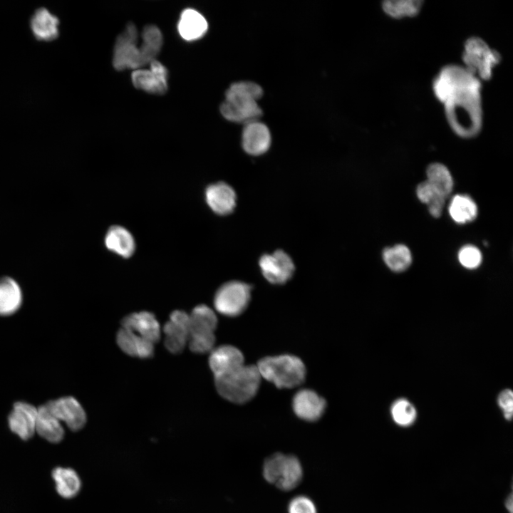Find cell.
Instances as JSON below:
<instances>
[{
	"mask_svg": "<svg viewBox=\"0 0 513 513\" xmlns=\"http://www.w3.org/2000/svg\"><path fill=\"white\" fill-rule=\"evenodd\" d=\"M105 244L109 250L125 258L130 256L135 248L131 233L120 226H113L108 230Z\"/></svg>",
	"mask_w": 513,
	"mask_h": 513,
	"instance_id": "24",
	"label": "cell"
},
{
	"mask_svg": "<svg viewBox=\"0 0 513 513\" xmlns=\"http://www.w3.org/2000/svg\"><path fill=\"white\" fill-rule=\"evenodd\" d=\"M207 29V21L199 11L193 9H186L181 13L177 30L184 40H198L205 35Z\"/></svg>",
	"mask_w": 513,
	"mask_h": 513,
	"instance_id": "20",
	"label": "cell"
},
{
	"mask_svg": "<svg viewBox=\"0 0 513 513\" xmlns=\"http://www.w3.org/2000/svg\"><path fill=\"white\" fill-rule=\"evenodd\" d=\"M501 54L482 38L472 36L463 44L461 64L482 82L491 79Z\"/></svg>",
	"mask_w": 513,
	"mask_h": 513,
	"instance_id": "5",
	"label": "cell"
},
{
	"mask_svg": "<svg viewBox=\"0 0 513 513\" xmlns=\"http://www.w3.org/2000/svg\"><path fill=\"white\" fill-rule=\"evenodd\" d=\"M482 82L463 66L448 63L434 77L432 92L442 105L446 121L458 137L473 138L483 126Z\"/></svg>",
	"mask_w": 513,
	"mask_h": 513,
	"instance_id": "1",
	"label": "cell"
},
{
	"mask_svg": "<svg viewBox=\"0 0 513 513\" xmlns=\"http://www.w3.org/2000/svg\"><path fill=\"white\" fill-rule=\"evenodd\" d=\"M116 341L119 348L130 356L145 359L154 353V343L123 328L117 333Z\"/></svg>",
	"mask_w": 513,
	"mask_h": 513,
	"instance_id": "21",
	"label": "cell"
},
{
	"mask_svg": "<svg viewBox=\"0 0 513 513\" xmlns=\"http://www.w3.org/2000/svg\"><path fill=\"white\" fill-rule=\"evenodd\" d=\"M259 266L264 276L271 283L281 284L293 275L294 265L290 256L281 250L263 255Z\"/></svg>",
	"mask_w": 513,
	"mask_h": 513,
	"instance_id": "13",
	"label": "cell"
},
{
	"mask_svg": "<svg viewBox=\"0 0 513 513\" xmlns=\"http://www.w3.org/2000/svg\"><path fill=\"white\" fill-rule=\"evenodd\" d=\"M121 325L123 328L131 331L154 344L160 339V324L152 313L141 311L130 314L123 318Z\"/></svg>",
	"mask_w": 513,
	"mask_h": 513,
	"instance_id": "17",
	"label": "cell"
},
{
	"mask_svg": "<svg viewBox=\"0 0 513 513\" xmlns=\"http://www.w3.org/2000/svg\"><path fill=\"white\" fill-rule=\"evenodd\" d=\"M22 301L23 294L19 284L11 277H0V316L15 314Z\"/></svg>",
	"mask_w": 513,
	"mask_h": 513,
	"instance_id": "23",
	"label": "cell"
},
{
	"mask_svg": "<svg viewBox=\"0 0 513 513\" xmlns=\"http://www.w3.org/2000/svg\"><path fill=\"white\" fill-rule=\"evenodd\" d=\"M113 65L118 71H135L146 66L141 46L138 45V32L133 23H129L116 38Z\"/></svg>",
	"mask_w": 513,
	"mask_h": 513,
	"instance_id": "7",
	"label": "cell"
},
{
	"mask_svg": "<svg viewBox=\"0 0 513 513\" xmlns=\"http://www.w3.org/2000/svg\"><path fill=\"white\" fill-rule=\"evenodd\" d=\"M46 404L50 411L71 430L78 431L85 426L86 412L75 398L65 396L49 400Z\"/></svg>",
	"mask_w": 513,
	"mask_h": 513,
	"instance_id": "10",
	"label": "cell"
},
{
	"mask_svg": "<svg viewBox=\"0 0 513 513\" xmlns=\"http://www.w3.org/2000/svg\"><path fill=\"white\" fill-rule=\"evenodd\" d=\"M288 513H318L311 499L305 495H298L291 499L288 504Z\"/></svg>",
	"mask_w": 513,
	"mask_h": 513,
	"instance_id": "35",
	"label": "cell"
},
{
	"mask_svg": "<svg viewBox=\"0 0 513 513\" xmlns=\"http://www.w3.org/2000/svg\"><path fill=\"white\" fill-rule=\"evenodd\" d=\"M421 0H386L381 4L383 11L396 19L416 16L422 9Z\"/></svg>",
	"mask_w": 513,
	"mask_h": 513,
	"instance_id": "28",
	"label": "cell"
},
{
	"mask_svg": "<svg viewBox=\"0 0 513 513\" xmlns=\"http://www.w3.org/2000/svg\"><path fill=\"white\" fill-rule=\"evenodd\" d=\"M427 181L445 198L453 189V180L448 168L440 162H434L428 165L426 170Z\"/></svg>",
	"mask_w": 513,
	"mask_h": 513,
	"instance_id": "29",
	"label": "cell"
},
{
	"mask_svg": "<svg viewBox=\"0 0 513 513\" xmlns=\"http://www.w3.org/2000/svg\"><path fill=\"white\" fill-rule=\"evenodd\" d=\"M300 460L291 454L276 452L264 462L262 475L265 480L283 491L295 489L303 478Z\"/></svg>",
	"mask_w": 513,
	"mask_h": 513,
	"instance_id": "6",
	"label": "cell"
},
{
	"mask_svg": "<svg viewBox=\"0 0 513 513\" xmlns=\"http://www.w3.org/2000/svg\"><path fill=\"white\" fill-rule=\"evenodd\" d=\"M37 408L33 405L18 401L8 416L9 428L23 440L31 439L36 432Z\"/></svg>",
	"mask_w": 513,
	"mask_h": 513,
	"instance_id": "12",
	"label": "cell"
},
{
	"mask_svg": "<svg viewBox=\"0 0 513 513\" xmlns=\"http://www.w3.org/2000/svg\"><path fill=\"white\" fill-rule=\"evenodd\" d=\"M498 405L507 420H511L513 415V393L510 389L503 390L497 398Z\"/></svg>",
	"mask_w": 513,
	"mask_h": 513,
	"instance_id": "36",
	"label": "cell"
},
{
	"mask_svg": "<svg viewBox=\"0 0 513 513\" xmlns=\"http://www.w3.org/2000/svg\"><path fill=\"white\" fill-rule=\"evenodd\" d=\"M36 432L51 443H58L63 439L65 431L61 422L50 411L46 403L37 408Z\"/></svg>",
	"mask_w": 513,
	"mask_h": 513,
	"instance_id": "19",
	"label": "cell"
},
{
	"mask_svg": "<svg viewBox=\"0 0 513 513\" xmlns=\"http://www.w3.org/2000/svg\"><path fill=\"white\" fill-rule=\"evenodd\" d=\"M512 494H510L505 501V507L509 513H512Z\"/></svg>",
	"mask_w": 513,
	"mask_h": 513,
	"instance_id": "37",
	"label": "cell"
},
{
	"mask_svg": "<svg viewBox=\"0 0 513 513\" xmlns=\"http://www.w3.org/2000/svg\"><path fill=\"white\" fill-rule=\"evenodd\" d=\"M209 365L215 378L227 374L242 366L244 356L237 348L224 345L211 351Z\"/></svg>",
	"mask_w": 513,
	"mask_h": 513,
	"instance_id": "16",
	"label": "cell"
},
{
	"mask_svg": "<svg viewBox=\"0 0 513 513\" xmlns=\"http://www.w3.org/2000/svg\"><path fill=\"white\" fill-rule=\"evenodd\" d=\"M271 141V134L265 124L258 120L244 124L242 145L248 154L252 155L264 154L269 150Z\"/></svg>",
	"mask_w": 513,
	"mask_h": 513,
	"instance_id": "15",
	"label": "cell"
},
{
	"mask_svg": "<svg viewBox=\"0 0 513 513\" xmlns=\"http://www.w3.org/2000/svg\"><path fill=\"white\" fill-rule=\"evenodd\" d=\"M261 376L278 388H292L300 385L306 376L302 361L285 354L261 358L256 366Z\"/></svg>",
	"mask_w": 513,
	"mask_h": 513,
	"instance_id": "4",
	"label": "cell"
},
{
	"mask_svg": "<svg viewBox=\"0 0 513 513\" xmlns=\"http://www.w3.org/2000/svg\"><path fill=\"white\" fill-rule=\"evenodd\" d=\"M383 259L388 267L395 272L406 270L412 262L411 252L404 244H397L385 249Z\"/></svg>",
	"mask_w": 513,
	"mask_h": 513,
	"instance_id": "32",
	"label": "cell"
},
{
	"mask_svg": "<svg viewBox=\"0 0 513 513\" xmlns=\"http://www.w3.org/2000/svg\"><path fill=\"white\" fill-rule=\"evenodd\" d=\"M149 65L148 69H137L132 73L133 86L139 90L152 94L165 93L168 86L167 68L156 59Z\"/></svg>",
	"mask_w": 513,
	"mask_h": 513,
	"instance_id": "9",
	"label": "cell"
},
{
	"mask_svg": "<svg viewBox=\"0 0 513 513\" xmlns=\"http://www.w3.org/2000/svg\"><path fill=\"white\" fill-rule=\"evenodd\" d=\"M251 298V286L238 281L221 286L214 298L216 310L227 316H236L247 307Z\"/></svg>",
	"mask_w": 513,
	"mask_h": 513,
	"instance_id": "8",
	"label": "cell"
},
{
	"mask_svg": "<svg viewBox=\"0 0 513 513\" xmlns=\"http://www.w3.org/2000/svg\"><path fill=\"white\" fill-rule=\"evenodd\" d=\"M190 315L184 311L171 313L170 320L164 325L165 346L172 353H180L188 343Z\"/></svg>",
	"mask_w": 513,
	"mask_h": 513,
	"instance_id": "11",
	"label": "cell"
},
{
	"mask_svg": "<svg viewBox=\"0 0 513 513\" xmlns=\"http://www.w3.org/2000/svg\"><path fill=\"white\" fill-rule=\"evenodd\" d=\"M205 199L211 209L220 215L232 212L237 200L234 190L224 182L208 186L205 190Z\"/></svg>",
	"mask_w": 513,
	"mask_h": 513,
	"instance_id": "18",
	"label": "cell"
},
{
	"mask_svg": "<svg viewBox=\"0 0 513 513\" xmlns=\"http://www.w3.org/2000/svg\"><path fill=\"white\" fill-rule=\"evenodd\" d=\"M390 412L393 422L403 428L411 426L417 418L415 407L405 398L395 400L390 407Z\"/></svg>",
	"mask_w": 513,
	"mask_h": 513,
	"instance_id": "33",
	"label": "cell"
},
{
	"mask_svg": "<svg viewBox=\"0 0 513 513\" xmlns=\"http://www.w3.org/2000/svg\"><path fill=\"white\" fill-rule=\"evenodd\" d=\"M451 218L458 224L473 221L477 216L478 209L475 201L467 195H455L449 204Z\"/></svg>",
	"mask_w": 513,
	"mask_h": 513,
	"instance_id": "27",
	"label": "cell"
},
{
	"mask_svg": "<svg viewBox=\"0 0 513 513\" xmlns=\"http://www.w3.org/2000/svg\"><path fill=\"white\" fill-rule=\"evenodd\" d=\"M263 95L262 88L251 81L232 83L226 90L225 99L220 105L222 116L232 122L248 123L258 120L262 110L257 100Z\"/></svg>",
	"mask_w": 513,
	"mask_h": 513,
	"instance_id": "2",
	"label": "cell"
},
{
	"mask_svg": "<svg viewBox=\"0 0 513 513\" xmlns=\"http://www.w3.org/2000/svg\"><path fill=\"white\" fill-rule=\"evenodd\" d=\"M261 375L255 366H245L221 376L215 377L218 393L234 403H244L256 394Z\"/></svg>",
	"mask_w": 513,
	"mask_h": 513,
	"instance_id": "3",
	"label": "cell"
},
{
	"mask_svg": "<svg viewBox=\"0 0 513 513\" xmlns=\"http://www.w3.org/2000/svg\"><path fill=\"white\" fill-rule=\"evenodd\" d=\"M482 254L480 249L473 245H465L458 252L460 263L465 268L474 269L482 262Z\"/></svg>",
	"mask_w": 513,
	"mask_h": 513,
	"instance_id": "34",
	"label": "cell"
},
{
	"mask_svg": "<svg viewBox=\"0 0 513 513\" xmlns=\"http://www.w3.org/2000/svg\"><path fill=\"white\" fill-rule=\"evenodd\" d=\"M326 406L324 398L310 389L300 390L292 400V408L296 415L307 422L318 420L324 413Z\"/></svg>",
	"mask_w": 513,
	"mask_h": 513,
	"instance_id": "14",
	"label": "cell"
},
{
	"mask_svg": "<svg viewBox=\"0 0 513 513\" xmlns=\"http://www.w3.org/2000/svg\"><path fill=\"white\" fill-rule=\"evenodd\" d=\"M418 198L428 207L430 214L440 217L445 205V197L427 180L420 183L416 189Z\"/></svg>",
	"mask_w": 513,
	"mask_h": 513,
	"instance_id": "31",
	"label": "cell"
},
{
	"mask_svg": "<svg viewBox=\"0 0 513 513\" xmlns=\"http://www.w3.org/2000/svg\"><path fill=\"white\" fill-rule=\"evenodd\" d=\"M58 19L46 9L37 10L31 20V27L39 40L49 41L58 34Z\"/></svg>",
	"mask_w": 513,
	"mask_h": 513,
	"instance_id": "26",
	"label": "cell"
},
{
	"mask_svg": "<svg viewBox=\"0 0 513 513\" xmlns=\"http://www.w3.org/2000/svg\"><path fill=\"white\" fill-rule=\"evenodd\" d=\"M190 315L189 337L214 336L217 318L207 306L201 304L193 309Z\"/></svg>",
	"mask_w": 513,
	"mask_h": 513,
	"instance_id": "22",
	"label": "cell"
},
{
	"mask_svg": "<svg viewBox=\"0 0 513 513\" xmlns=\"http://www.w3.org/2000/svg\"><path fill=\"white\" fill-rule=\"evenodd\" d=\"M140 43L142 54L146 64L155 60L162 46V35L159 28L155 25H147L141 33Z\"/></svg>",
	"mask_w": 513,
	"mask_h": 513,
	"instance_id": "30",
	"label": "cell"
},
{
	"mask_svg": "<svg viewBox=\"0 0 513 513\" xmlns=\"http://www.w3.org/2000/svg\"><path fill=\"white\" fill-rule=\"evenodd\" d=\"M58 494L65 499H71L80 492L81 481L77 472L70 467H57L52 470Z\"/></svg>",
	"mask_w": 513,
	"mask_h": 513,
	"instance_id": "25",
	"label": "cell"
}]
</instances>
